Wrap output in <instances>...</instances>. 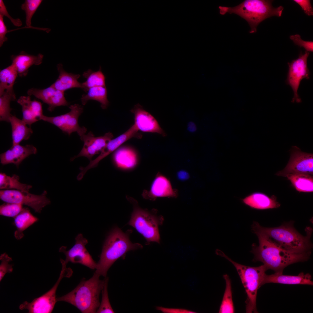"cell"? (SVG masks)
Wrapping results in <instances>:
<instances>
[{
	"label": "cell",
	"mask_w": 313,
	"mask_h": 313,
	"mask_svg": "<svg viewBox=\"0 0 313 313\" xmlns=\"http://www.w3.org/2000/svg\"><path fill=\"white\" fill-rule=\"evenodd\" d=\"M1 263L0 265V281L2 280L5 274L7 273L12 272V265L9 264L12 261V259L6 253L1 254L0 256Z\"/></svg>",
	"instance_id": "74e56055"
},
{
	"label": "cell",
	"mask_w": 313,
	"mask_h": 313,
	"mask_svg": "<svg viewBox=\"0 0 313 313\" xmlns=\"http://www.w3.org/2000/svg\"><path fill=\"white\" fill-rule=\"evenodd\" d=\"M157 310L165 313H194L195 312L191 310L182 309L168 308L162 307H157Z\"/></svg>",
	"instance_id": "7bdbcfd3"
},
{
	"label": "cell",
	"mask_w": 313,
	"mask_h": 313,
	"mask_svg": "<svg viewBox=\"0 0 313 313\" xmlns=\"http://www.w3.org/2000/svg\"><path fill=\"white\" fill-rule=\"evenodd\" d=\"M82 76L86 79L85 81L81 83L82 89L85 92L91 88L105 86V77L102 71L101 66L97 71L88 69L83 73Z\"/></svg>",
	"instance_id": "f546056e"
},
{
	"label": "cell",
	"mask_w": 313,
	"mask_h": 313,
	"mask_svg": "<svg viewBox=\"0 0 313 313\" xmlns=\"http://www.w3.org/2000/svg\"><path fill=\"white\" fill-rule=\"evenodd\" d=\"M17 102L22 107V120L30 127L33 123L40 120L43 115L41 102L32 100L30 96H22Z\"/></svg>",
	"instance_id": "d6986e66"
},
{
	"label": "cell",
	"mask_w": 313,
	"mask_h": 313,
	"mask_svg": "<svg viewBox=\"0 0 313 313\" xmlns=\"http://www.w3.org/2000/svg\"><path fill=\"white\" fill-rule=\"evenodd\" d=\"M252 228L261 232L280 247L288 251L296 253L310 252L312 244L310 238L312 232L310 227L305 229L306 235L301 234L294 228L293 222L285 223L275 228H265L254 221Z\"/></svg>",
	"instance_id": "7a4b0ae2"
},
{
	"label": "cell",
	"mask_w": 313,
	"mask_h": 313,
	"mask_svg": "<svg viewBox=\"0 0 313 313\" xmlns=\"http://www.w3.org/2000/svg\"><path fill=\"white\" fill-rule=\"evenodd\" d=\"M42 1V0H26L22 4L21 8L25 12L27 27L34 28L31 26L32 18Z\"/></svg>",
	"instance_id": "e575fe53"
},
{
	"label": "cell",
	"mask_w": 313,
	"mask_h": 313,
	"mask_svg": "<svg viewBox=\"0 0 313 313\" xmlns=\"http://www.w3.org/2000/svg\"><path fill=\"white\" fill-rule=\"evenodd\" d=\"M242 202L251 208L259 210L275 208L279 207L280 204L277 201L274 195L269 197L259 192H253L241 199Z\"/></svg>",
	"instance_id": "603a6c76"
},
{
	"label": "cell",
	"mask_w": 313,
	"mask_h": 313,
	"mask_svg": "<svg viewBox=\"0 0 313 313\" xmlns=\"http://www.w3.org/2000/svg\"><path fill=\"white\" fill-rule=\"evenodd\" d=\"M113 137V134L110 132L99 137L95 136L91 131L83 134L80 137L81 140L84 143L83 146L78 154L71 159V161L81 156L86 157L90 161H92L93 156L101 153Z\"/></svg>",
	"instance_id": "9a60e30c"
},
{
	"label": "cell",
	"mask_w": 313,
	"mask_h": 313,
	"mask_svg": "<svg viewBox=\"0 0 313 313\" xmlns=\"http://www.w3.org/2000/svg\"><path fill=\"white\" fill-rule=\"evenodd\" d=\"M301 8L304 13L309 16H313V9L310 1L309 0H294Z\"/></svg>",
	"instance_id": "60d3db41"
},
{
	"label": "cell",
	"mask_w": 313,
	"mask_h": 313,
	"mask_svg": "<svg viewBox=\"0 0 313 313\" xmlns=\"http://www.w3.org/2000/svg\"><path fill=\"white\" fill-rule=\"evenodd\" d=\"M309 54V52L306 51L304 54L301 52L297 59L288 63L289 68L286 83L290 86L294 92L292 101L293 103L301 102L297 91L300 82L304 79L310 78V72L307 65Z\"/></svg>",
	"instance_id": "7c38bea8"
},
{
	"label": "cell",
	"mask_w": 313,
	"mask_h": 313,
	"mask_svg": "<svg viewBox=\"0 0 313 313\" xmlns=\"http://www.w3.org/2000/svg\"><path fill=\"white\" fill-rule=\"evenodd\" d=\"M94 272L89 279H83L72 291L60 297L58 301L68 303L83 313H96L99 306L100 294L103 288L104 280Z\"/></svg>",
	"instance_id": "277c9868"
},
{
	"label": "cell",
	"mask_w": 313,
	"mask_h": 313,
	"mask_svg": "<svg viewBox=\"0 0 313 313\" xmlns=\"http://www.w3.org/2000/svg\"><path fill=\"white\" fill-rule=\"evenodd\" d=\"M19 176L15 174L12 176H8L3 173H0V189H15L16 190L29 192L32 188L31 185L20 182Z\"/></svg>",
	"instance_id": "1f68e13d"
},
{
	"label": "cell",
	"mask_w": 313,
	"mask_h": 313,
	"mask_svg": "<svg viewBox=\"0 0 313 313\" xmlns=\"http://www.w3.org/2000/svg\"><path fill=\"white\" fill-rule=\"evenodd\" d=\"M252 230L257 236L259 243L258 246L255 243L252 245L251 252L254 255L253 261L261 262L267 270L283 273L287 266L307 261L309 258L311 252L296 253L288 251L275 244L261 232L253 228Z\"/></svg>",
	"instance_id": "6da1fadb"
},
{
	"label": "cell",
	"mask_w": 313,
	"mask_h": 313,
	"mask_svg": "<svg viewBox=\"0 0 313 313\" xmlns=\"http://www.w3.org/2000/svg\"><path fill=\"white\" fill-rule=\"evenodd\" d=\"M225 282V287L219 312L233 313L235 312L231 280L227 274L223 275Z\"/></svg>",
	"instance_id": "836d02e7"
},
{
	"label": "cell",
	"mask_w": 313,
	"mask_h": 313,
	"mask_svg": "<svg viewBox=\"0 0 313 313\" xmlns=\"http://www.w3.org/2000/svg\"><path fill=\"white\" fill-rule=\"evenodd\" d=\"M178 178L181 180H185L187 179L189 177L188 172L184 170H181L179 171L177 174Z\"/></svg>",
	"instance_id": "ee69618b"
},
{
	"label": "cell",
	"mask_w": 313,
	"mask_h": 313,
	"mask_svg": "<svg viewBox=\"0 0 313 313\" xmlns=\"http://www.w3.org/2000/svg\"><path fill=\"white\" fill-rule=\"evenodd\" d=\"M145 193L143 194L144 197L152 200L158 197H176L177 195L169 179L161 174L156 176L150 191Z\"/></svg>",
	"instance_id": "ffe728a7"
},
{
	"label": "cell",
	"mask_w": 313,
	"mask_h": 313,
	"mask_svg": "<svg viewBox=\"0 0 313 313\" xmlns=\"http://www.w3.org/2000/svg\"><path fill=\"white\" fill-rule=\"evenodd\" d=\"M138 131L134 124L124 133L110 140L98 156L94 160L90 161V163L85 167H80V172L78 175V177L82 179L88 170L97 167L101 160L115 151L126 141L132 138L141 139L142 135L141 134L138 132Z\"/></svg>",
	"instance_id": "5bb4252c"
},
{
	"label": "cell",
	"mask_w": 313,
	"mask_h": 313,
	"mask_svg": "<svg viewBox=\"0 0 313 313\" xmlns=\"http://www.w3.org/2000/svg\"><path fill=\"white\" fill-rule=\"evenodd\" d=\"M60 261L62 265V269L59 279L53 287L31 302H24L19 306L20 310L27 309L28 312L31 313H50L52 312L57 301L56 293L59 283L63 277H69L71 274V270L66 267L65 261L61 259Z\"/></svg>",
	"instance_id": "ba28073f"
},
{
	"label": "cell",
	"mask_w": 313,
	"mask_h": 313,
	"mask_svg": "<svg viewBox=\"0 0 313 313\" xmlns=\"http://www.w3.org/2000/svg\"><path fill=\"white\" fill-rule=\"evenodd\" d=\"M12 128V145L20 144L23 140L29 139L33 133L31 127H28L24 122L12 115L10 119Z\"/></svg>",
	"instance_id": "484cf974"
},
{
	"label": "cell",
	"mask_w": 313,
	"mask_h": 313,
	"mask_svg": "<svg viewBox=\"0 0 313 313\" xmlns=\"http://www.w3.org/2000/svg\"><path fill=\"white\" fill-rule=\"evenodd\" d=\"M74 245L69 250H66L67 247L65 246H62L59 249V252L63 253L65 255V263L67 264L70 262L80 263L91 269H96L97 263L85 248V246L88 243V240L82 234H79L76 237Z\"/></svg>",
	"instance_id": "4fadbf2b"
},
{
	"label": "cell",
	"mask_w": 313,
	"mask_h": 313,
	"mask_svg": "<svg viewBox=\"0 0 313 313\" xmlns=\"http://www.w3.org/2000/svg\"><path fill=\"white\" fill-rule=\"evenodd\" d=\"M47 192L44 190L40 195L30 193L29 192L16 190H1L0 199L5 202L24 205L30 207L36 212L40 213L42 209L50 204L47 196Z\"/></svg>",
	"instance_id": "30bf717a"
},
{
	"label": "cell",
	"mask_w": 313,
	"mask_h": 313,
	"mask_svg": "<svg viewBox=\"0 0 313 313\" xmlns=\"http://www.w3.org/2000/svg\"><path fill=\"white\" fill-rule=\"evenodd\" d=\"M112 160L117 167L129 169L135 167L137 164L138 157L134 149L127 146L119 147L114 151Z\"/></svg>",
	"instance_id": "cb8c5ba5"
},
{
	"label": "cell",
	"mask_w": 313,
	"mask_h": 313,
	"mask_svg": "<svg viewBox=\"0 0 313 313\" xmlns=\"http://www.w3.org/2000/svg\"><path fill=\"white\" fill-rule=\"evenodd\" d=\"M286 177L290 181L293 186L298 191L313 192V175L304 174H288Z\"/></svg>",
	"instance_id": "f1b7e54d"
},
{
	"label": "cell",
	"mask_w": 313,
	"mask_h": 313,
	"mask_svg": "<svg viewBox=\"0 0 313 313\" xmlns=\"http://www.w3.org/2000/svg\"><path fill=\"white\" fill-rule=\"evenodd\" d=\"M272 2V0H246L233 7L219 6V8L221 15L234 13L245 19L250 27L249 32L252 33L256 32L258 25L266 19L273 16H281L283 7L274 8Z\"/></svg>",
	"instance_id": "5b68a950"
},
{
	"label": "cell",
	"mask_w": 313,
	"mask_h": 313,
	"mask_svg": "<svg viewBox=\"0 0 313 313\" xmlns=\"http://www.w3.org/2000/svg\"><path fill=\"white\" fill-rule=\"evenodd\" d=\"M294 43L300 47H302L306 51L310 52L313 51V42L312 41H306L302 40L300 35L296 34L292 35L290 37Z\"/></svg>",
	"instance_id": "f35d334b"
},
{
	"label": "cell",
	"mask_w": 313,
	"mask_h": 313,
	"mask_svg": "<svg viewBox=\"0 0 313 313\" xmlns=\"http://www.w3.org/2000/svg\"><path fill=\"white\" fill-rule=\"evenodd\" d=\"M312 277L309 273H300L298 275H288L281 273H275L271 275L265 274L262 285L269 283L288 285H313Z\"/></svg>",
	"instance_id": "44dd1931"
},
{
	"label": "cell",
	"mask_w": 313,
	"mask_h": 313,
	"mask_svg": "<svg viewBox=\"0 0 313 313\" xmlns=\"http://www.w3.org/2000/svg\"><path fill=\"white\" fill-rule=\"evenodd\" d=\"M132 232V230L124 232L117 227L111 230L104 243L95 273L106 277L108 270L117 260L125 257L129 251L143 248L140 244L130 241Z\"/></svg>",
	"instance_id": "3957f363"
},
{
	"label": "cell",
	"mask_w": 313,
	"mask_h": 313,
	"mask_svg": "<svg viewBox=\"0 0 313 313\" xmlns=\"http://www.w3.org/2000/svg\"><path fill=\"white\" fill-rule=\"evenodd\" d=\"M29 96L33 95L48 104V110L52 112L57 107L68 106L70 103L66 99L64 92L58 90L51 85L44 89L32 88L27 91Z\"/></svg>",
	"instance_id": "2e32d148"
},
{
	"label": "cell",
	"mask_w": 313,
	"mask_h": 313,
	"mask_svg": "<svg viewBox=\"0 0 313 313\" xmlns=\"http://www.w3.org/2000/svg\"><path fill=\"white\" fill-rule=\"evenodd\" d=\"M133 206V210L128 224L134 228L145 238L147 244L151 242L159 243V226L161 225L163 218L158 215L156 211L143 209L137 201L132 198H128Z\"/></svg>",
	"instance_id": "52a82bcc"
},
{
	"label": "cell",
	"mask_w": 313,
	"mask_h": 313,
	"mask_svg": "<svg viewBox=\"0 0 313 313\" xmlns=\"http://www.w3.org/2000/svg\"><path fill=\"white\" fill-rule=\"evenodd\" d=\"M43 55L39 54L37 55L28 54L21 51L19 54L11 56L12 65L18 75L22 77L26 76L30 68L33 65H38L43 62Z\"/></svg>",
	"instance_id": "7402d4cb"
},
{
	"label": "cell",
	"mask_w": 313,
	"mask_h": 313,
	"mask_svg": "<svg viewBox=\"0 0 313 313\" xmlns=\"http://www.w3.org/2000/svg\"><path fill=\"white\" fill-rule=\"evenodd\" d=\"M57 68L59 76L55 81L51 85L54 88L63 92L73 88L82 89L81 83L78 80L81 76L80 74L68 72L64 70L61 63L57 65Z\"/></svg>",
	"instance_id": "d4e9b609"
},
{
	"label": "cell",
	"mask_w": 313,
	"mask_h": 313,
	"mask_svg": "<svg viewBox=\"0 0 313 313\" xmlns=\"http://www.w3.org/2000/svg\"><path fill=\"white\" fill-rule=\"evenodd\" d=\"M18 73L12 64L0 72V95L6 90L13 88Z\"/></svg>",
	"instance_id": "d6a6232c"
},
{
	"label": "cell",
	"mask_w": 313,
	"mask_h": 313,
	"mask_svg": "<svg viewBox=\"0 0 313 313\" xmlns=\"http://www.w3.org/2000/svg\"><path fill=\"white\" fill-rule=\"evenodd\" d=\"M8 32L7 27L4 23L3 16L0 14V47L3 45V43L7 41L8 38L6 35Z\"/></svg>",
	"instance_id": "b9f144b4"
},
{
	"label": "cell",
	"mask_w": 313,
	"mask_h": 313,
	"mask_svg": "<svg viewBox=\"0 0 313 313\" xmlns=\"http://www.w3.org/2000/svg\"><path fill=\"white\" fill-rule=\"evenodd\" d=\"M216 254L231 262L235 267L244 288L246 294V312L248 313H258L256 297L259 289L262 285L266 271L267 270L263 265L251 267L239 264L232 260L222 251L216 249Z\"/></svg>",
	"instance_id": "8992f818"
},
{
	"label": "cell",
	"mask_w": 313,
	"mask_h": 313,
	"mask_svg": "<svg viewBox=\"0 0 313 313\" xmlns=\"http://www.w3.org/2000/svg\"><path fill=\"white\" fill-rule=\"evenodd\" d=\"M14 218L13 224L17 230L14 233L15 237L17 240L24 236L23 231L37 221L38 219L33 215L28 208H23L21 212Z\"/></svg>",
	"instance_id": "4316f807"
},
{
	"label": "cell",
	"mask_w": 313,
	"mask_h": 313,
	"mask_svg": "<svg viewBox=\"0 0 313 313\" xmlns=\"http://www.w3.org/2000/svg\"><path fill=\"white\" fill-rule=\"evenodd\" d=\"M85 93L82 94L81 98L83 105H86L89 100H94L100 103L102 109H106L109 106V102L107 98V91L106 86L91 88Z\"/></svg>",
	"instance_id": "83f0119b"
},
{
	"label": "cell",
	"mask_w": 313,
	"mask_h": 313,
	"mask_svg": "<svg viewBox=\"0 0 313 313\" xmlns=\"http://www.w3.org/2000/svg\"><path fill=\"white\" fill-rule=\"evenodd\" d=\"M69 108L70 111L67 113L54 117L43 115L41 120L54 125L69 136L72 133L76 132L80 137L87 131L85 127L80 126L78 123L79 117L83 112V106L75 104L70 105Z\"/></svg>",
	"instance_id": "9c48e42d"
},
{
	"label": "cell",
	"mask_w": 313,
	"mask_h": 313,
	"mask_svg": "<svg viewBox=\"0 0 313 313\" xmlns=\"http://www.w3.org/2000/svg\"><path fill=\"white\" fill-rule=\"evenodd\" d=\"M16 98L13 88L5 91L0 95V120L10 123L12 115L10 103L16 101Z\"/></svg>",
	"instance_id": "4dcf8cb0"
},
{
	"label": "cell",
	"mask_w": 313,
	"mask_h": 313,
	"mask_svg": "<svg viewBox=\"0 0 313 313\" xmlns=\"http://www.w3.org/2000/svg\"><path fill=\"white\" fill-rule=\"evenodd\" d=\"M130 111L134 114V124L138 130L144 132L156 133L163 137L166 136L157 120L139 104L135 105Z\"/></svg>",
	"instance_id": "e0dca14e"
},
{
	"label": "cell",
	"mask_w": 313,
	"mask_h": 313,
	"mask_svg": "<svg viewBox=\"0 0 313 313\" xmlns=\"http://www.w3.org/2000/svg\"><path fill=\"white\" fill-rule=\"evenodd\" d=\"M23 205L18 203L6 202L0 206L1 215L15 218L22 211Z\"/></svg>",
	"instance_id": "d590c367"
},
{
	"label": "cell",
	"mask_w": 313,
	"mask_h": 313,
	"mask_svg": "<svg viewBox=\"0 0 313 313\" xmlns=\"http://www.w3.org/2000/svg\"><path fill=\"white\" fill-rule=\"evenodd\" d=\"M290 156L287 165L277 172V176L286 177L288 174L313 175V154L302 151L296 146L290 150Z\"/></svg>",
	"instance_id": "8fae6325"
},
{
	"label": "cell",
	"mask_w": 313,
	"mask_h": 313,
	"mask_svg": "<svg viewBox=\"0 0 313 313\" xmlns=\"http://www.w3.org/2000/svg\"><path fill=\"white\" fill-rule=\"evenodd\" d=\"M37 152L36 148L31 144L12 145L9 149L0 154V162L3 165L13 163L18 168L24 159L31 155L35 154Z\"/></svg>",
	"instance_id": "ac0fdd59"
},
{
	"label": "cell",
	"mask_w": 313,
	"mask_h": 313,
	"mask_svg": "<svg viewBox=\"0 0 313 313\" xmlns=\"http://www.w3.org/2000/svg\"><path fill=\"white\" fill-rule=\"evenodd\" d=\"M0 14L8 18L13 24L15 26L20 27L22 25L21 20L19 18L14 19L9 14L6 6L2 0H0Z\"/></svg>",
	"instance_id": "ab89813d"
},
{
	"label": "cell",
	"mask_w": 313,
	"mask_h": 313,
	"mask_svg": "<svg viewBox=\"0 0 313 313\" xmlns=\"http://www.w3.org/2000/svg\"><path fill=\"white\" fill-rule=\"evenodd\" d=\"M104 280V284L102 290V300L96 313H114L109 299L108 292V278L105 277Z\"/></svg>",
	"instance_id": "8d00e7d4"
}]
</instances>
